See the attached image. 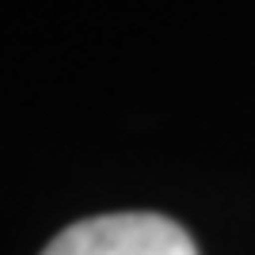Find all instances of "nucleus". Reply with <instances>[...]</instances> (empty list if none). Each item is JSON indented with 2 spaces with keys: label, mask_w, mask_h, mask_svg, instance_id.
Returning a JSON list of instances; mask_svg holds the SVG:
<instances>
[{
  "label": "nucleus",
  "mask_w": 255,
  "mask_h": 255,
  "mask_svg": "<svg viewBox=\"0 0 255 255\" xmlns=\"http://www.w3.org/2000/svg\"><path fill=\"white\" fill-rule=\"evenodd\" d=\"M42 255H198V248L164 213H99L57 233Z\"/></svg>",
  "instance_id": "f257e3e1"
}]
</instances>
